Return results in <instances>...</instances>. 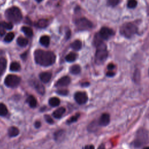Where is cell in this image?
Segmentation results:
<instances>
[{"label": "cell", "instance_id": "obj_1", "mask_svg": "<svg viewBox=\"0 0 149 149\" xmlns=\"http://www.w3.org/2000/svg\"><path fill=\"white\" fill-rule=\"evenodd\" d=\"M34 59L37 63L43 66H48L54 63L56 56L51 51L37 49L34 52Z\"/></svg>", "mask_w": 149, "mask_h": 149}, {"label": "cell", "instance_id": "obj_2", "mask_svg": "<svg viewBox=\"0 0 149 149\" xmlns=\"http://www.w3.org/2000/svg\"><path fill=\"white\" fill-rule=\"evenodd\" d=\"M97 50L95 52V60L97 64L103 63L107 58L108 51L106 45L103 42H101L96 45Z\"/></svg>", "mask_w": 149, "mask_h": 149}, {"label": "cell", "instance_id": "obj_3", "mask_svg": "<svg viewBox=\"0 0 149 149\" xmlns=\"http://www.w3.org/2000/svg\"><path fill=\"white\" fill-rule=\"evenodd\" d=\"M6 18L11 22L18 23L22 19V14L19 8L13 6L8 8L5 13Z\"/></svg>", "mask_w": 149, "mask_h": 149}, {"label": "cell", "instance_id": "obj_4", "mask_svg": "<svg viewBox=\"0 0 149 149\" xmlns=\"http://www.w3.org/2000/svg\"><path fill=\"white\" fill-rule=\"evenodd\" d=\"M137 26L132 23H126L123 24L120 28V33L122 36L126 38H130L137 32Z\"/></svg>", "mask_w": 149, "mask_h": 149}, {"label": "cell", "instance_id": "obj_5", "mask_svg": "<svg viewBox=\"0 0 149 149\" xmlns=\"http://www.w3.org/2000/svg\"><path fill=\"white\" fill-rule=\"evenodd\" d=\"M148 141V135L147 132L143 129H140L138 130L134 140V146L140 147L143 145L147 143Z\"/></svg>", "mask_w": 149, "mask_h": 149}, {"label": "cell", "instance_id": "obj_6", "mask_svg": "<svg viewBox=\"0 0 149 149\" xmlns=\"http://www.w3.org/2000/svg\"><path fill=\"white\" fill-rule=\"evenodd\" d=\"M20 82V78L16 75L9 74L8 75L4 80L5 85L8 87L14 88L17 87Z\"/></svg>", "mask_w": 149, "mask_h": 149}, {"label": "cell", "instance_id": "obj_7", "mask_svg": "<svg viewBox=\"0 0 149 149\" xmlns=\"http://www.w3.org/2000/svg\"><path fill=\"white\" fill-rule=\"evenodd\" d=\"M76 25L78 29L81 30H88L93 27V23L89 20L84 17L77 20L76 22Z\"/></svg>", "mask_w": 149, "mask_h": 149}, {"label": "cell", "instance_id": "obj_8", "mask_svg": "<svg viewBox=\"0 0 149 149\" xmlns=\"http://www.w3.org/2000/svg\"><path fill=\"white\" fill-rule=\"evenodd\" d=\"M99 36L102 40H108L114 34L113 31L107 27H103L100 29V31L98 33Z\"/></svg>", "mask_w": 149, "mask_h": 149}, {"label": "cell", "instance_id": "obj_9", "mask_svg": "<svg viewBox=\"0 0 149 149\" xmlns=\"http://www.w3.org/2000/svg\"><path fill=\"white\" fill-rule=\"evenodd\" d=\"M74 100L77 103L79 104H84L88 100V97L86 93L79 91L75 93L74 94Z\"/></svg>", "mask_w": 149, "mask_h": 149}, {"label": "cell", "instance_id": "obj_10", "mask_svg": "<svg viewBox=\"0 0 149 149\" xmlns=\"http://www.w3.org/2000/svg\"><path fill=\"white\" fill-rule=\"evenodd\" d=\"M70 83V79L69 76H65L59 79L55 83L56 87H64L69 84Z\"/></svg>", "mask_w": 149, "mask_h": 149}, {"label": "cell", "instance_id": "obj_11", "mask_svg": "<svg viewBox=\"0 0 149 149\" xmlns=\"http://www.w3.org/2000/svg\"><path fill=\"white\" fill-rule=\"evenodd\" d=\"M110 121V117L108 113H105L101 115L99 119V125L102 126H105L109 124Z\"/></svg>", "mask_w": 149, "mask_h": 149}, {"label": "cell", "instance_id": "obj_12", "mask_svg": "<svg viewBox=\"0 0 149 149\" xmlns=\"http://www.w3.org/2000/svg\"><path fill=\"white\" fill-rule=\"evenodd\" d=\"M39 77L42 82L44 83H47L51 80L52 77V74L50 72H44L41 73L39 75Z\"/></svg>", "mask_w": 149, "mask_h": 149}, {"label": "cell", "instance_id": "obj_13", "mask_svg": "<svg viewBox=\"0 0 149 149\" xmlns=\"http://www.w3.org/2000/svg\"><path fill=\"white\" fill-rule=\"evenodd\" d=\"M34 87L38 93L43 95L45 93V87L44 86L38 81H34Z\"/></svg>", "mask_w": 149, "mask_h": 149}, {"label": "cell", "instance_id": "obj_14", "mask_svg": "<svg viewBox=\"0 0 149 149\" xmlns=\"http://www.w3.org/2000/svg\"><path fill=\"white\" fill-rule=\"evenodd\" d=\"M65 108L64 107H60L59 108H58L57 109H56L52 113L53 116L55 118H61L62 117V116L64 114V113L65 112Z\"/></svg>", "mask_w": 149, "mask_h": 149}, {"label": "cell", "instance_id": "obj_15", "mask_svg": "<svg viewBox=\"0 0 149 149\" xmlns=\"http://www.w3.org/2000/svg\"><path fill=\"white\" fill-rule=\"evenodd\" d=\"M7 61L4 58H0V76L2 75L6 70Z\"/></svg>", "mask_w": 149, "mask_h": 149}, {"label": "cell", "instance_id": "obj_16", "mask_svg": "<svg viewBox=\"0 0 149 149\" xmlns=\"http://www.w3.org/2000/svg\"><path fill=\"white\" fill-rule=\"evenodd\" d=\"M19 133V129L15 126H12L8 129V134L10 137H13L17 136Z\"/></svg>", "mask_w": 149, "mask_h": 149}, {"label": "cell", "instance_id": "obj_17", "mask_svg": "<svg viewBox=\"0 0 149 149\" xmlns=\"http://www.w3.org/2000/svg\"><path fill=\"white\" fill-rule=\"evenodd\" d=\"M49 37L48 36H42L40 38V44L44 47H48L49 44Z\"/></svg>", "mask_w": 149, "mask_h": 149}, {"label": "cell", "instance_id": "obj_18", "mask_svg": "<svg viewBox=\"0 0 149 149\" xmlns=\"http://www.w3.org/2000/svg\"><path fill=\"white\" fill-rule=\"evenodd\" d=\"M27 102L31 108H35L37 105V100L33 95H30L27 99Z\"/></svg>", "mask_w": 149, "mask_h": 149}, {"label": "cell", "instance_id": "obj_19", "mask_svg": "<svg viewBox=\"0 0 149 149\" xmlns=\"http://www.w3.org/2000/svg\"><path fill=\"white\" fill-rule=\"evenodd\" d=\"M65 132L62 130H60L57 131L54 134V139L56 141H60L62 140L64 136H65Z\"/></svg>", "mask_w": 149, "mask_h": 149}, {"label": "cell", "instance_id": "obj_20", "mask_svg": "<svg viewBox=\"0 0 149 149\" xmlns=\"http://www.w3.org/2000/svg\"><path fill=\"white\" fill-rule=\"evenodd\" d=\"M81 47H82L81 42L79 40H76L74 41L71 44V47L75 51L80 50L81 48Z\"/></svg>", "mask_w": 149, "mask_h": 149}, {"label": "cell", "instance_id": "obj_21", "mask_svg": "<svg viewBox=\"0 0 149 149\" xmlns=\"http://www.w3.org/2000/svg\"><path fill=\"white\" fill-rule=\"evenodd\" d=\"M48 103L52 107H58L60 104V100L57 97H52L49 100Z\"/></svg>", "mask_w": 149, "mask_h": 149}, {"label": "cell", "instance_id": "obj_22", "mask_svg": "<svg viewBox=\"0 0 149 149\" xmlns=\"http://www.w3.org/2000/svg\"><path fill=\"white\" fill-rule=\"evenodd\" d=\"M69 70L72 74H77L80 73V72L81 71V68L79 65H72L70 68Z\"/></svg>", "mask_w": 149, "mask_h": 149}, {"label": "cell", "instance_id": "obj_23", "mask_svg": "<svg viewBox=\"0 0 149 149\" xmlns=\"http://www.w3.org/2000/svg\"><path fill=\"white\" fill-rule=\"evenodd\" d=\"M49 23V22L47 19H40L36 23V26L39 28H44L46 27Z\"/></svg>", "mask_w": 149, "mask_h": 149}, {"label": "cell", "instance_id": "obj_24", "mask_svg": "<svg viewBox=\"0 0 149 149\" xmlns=\"http://www.w3.org/2000/svg\"><path fill=\"white\" fill-rule=\"evenodd\" d=\"M28 42H29L28 40L23 37H19L17 39V43L20 47L26 46L27 45Z\"/></svg>", "mask_w": 149, "mask_h": 149}, {"label": "cell", "instance_id": "obj_25", "mask_svg": "<svg viewBox=\"0 0 149 149\" xmlns=\"http://www.w3.org/2000/svg\"><path fill=\"white\" fill-rule=\"evenodd\" d=\"M22 31L24 33V34L25 35H26L28 37H31L33 34V32L32 29L29 27L23 26L22 27Z\"/></svg>", "mask_w": 149, "mask_h": 149}, {"label": "cell", "instance_id": "obj_26", "mask_svg": "<svg viewBox=\"0 0 149 149\" xmlns=\"http://www.w3.org/2000/svg\"><path fill=\"white\" fill-rule=\"evenodd\" d=\"M8 112L6 106L3 103H0V116H5L8 114Z\"/></svg>", "mask_w": 149, "mask_h": 149}, {"label": "cell", "instance_id": "obj_27", "mask_svg": "<svg viewBox=\"0 0 149 149\" xmlns=\"http://www.w3.org/2000/svg\"><path fill=\"white\" fill-rule=\"evenodd\" d=\"M20 69V65L17 62H13L10 65V70L13 72L18 71Z\"/></svg>", "mask_w": 149, "mask_h": 149}, {"label": "cell", "instance_id": "obj_28", "mask_svg": "<svg viewBox=\"0 0 149 149\" xmlns=\"http://www.w3.org/2000/svg\"><path fill=\"white\" fill-rule=\"evenodd\" d=\"M77 57V55L74 52H70L69 54H68L66 57H65V59L66 61L71 62H73L76 60Z\"/></svg>", "mask_w": 149, "mask_h": 149}, {"label": "cell", "instance_id": "obj_29", "mask_svg": "<svg viewBox=\"0 0 149 149\" xmlns=\"http://www.w3.org/2000/svg\"><path fill=\"white\" fill-rule=\"evenodd\" d=\"M15 37V34L13 33L12 32H10L9 33H8L6 36L5 37V38H4V40L6 42H9L10 41H12L13 40V39Z\"/></svg>", "mask_w": 149, "mask_h": 149}, {"label": "cell", "instance_id": "obj_30", "mask_svg": "<svg viewBox=\"0 0 149 149\" xmlns=\"http://www.w3.org/2000/svg\"><path fill=\"white\" fill-rule=\"evenodd\" d=\"M137 5V2L136 0H129L127 3V7L130 9L134 8L135 7H136Z\"/></svg>", "mask_w": 149, "mask_h": 149}, {"label": "cell", "instance_id": "obj_31", "mask_svg": "<svg viewBox=\"0 0 149 149\" xmlns=\"http://www.w3.org/2000/svg\"><path fill=\"white\" fill-rule=\"evenodd\" d=\"M120 2V0H108V5L112 7H114L118 5Z\"/></svg>", "mask_w": 149, "mask_h": 149}, {"label": "cell", "instance_id": "obj_32", "mask_svg": "<svg viewBox=\"0 0 149 149\" xmlns=\"http://www.w3.org/2000/svg\"><path fill=\"white\" fill-rule=\"evenodd\" d=\"M79 116H80L79 113H77V114H76V115H74V116L70 117V118H69V119H68V120H67V122H68V123H73V122H74L77 121V120L78 118H79Z\"/></svg>", "mask_w": 149, "mask_h": 149}, {"label": "cell", "instance_id": "obj_33", "mask_svg": "<svg viewBox=\"0 0 149 149\" xmlns=\"http://www.w3.org/2000/svg\"><path fill=\"white\" fill-rule=\"evenodd\" d=\"M4 28L5 29H8V30H10L13 28V25L10 22H2Z\"/></svg>", "mask_w": 149, "mask_h": 149}, {"label": "cell", "instance_id": "obj_34", "mask_svg": "<svg viewBox=\"0 0 149 149\" xmlns=\"http://www.w3.org/2000/svg\"><path fill=\"white\" fill-rule=\"evenodd\" d=\"M134 79L136 82L140 80V72L137 69L136 70V72H134Z\"/></svg>", "mask_w": 149, "mask_h": 149}, {"label": "cell", "instance_id": "obj_35", "mask_svg": "<svg viewBox=\"0 0 149 149\" xmlns=\"http://www.w3.org/2000/svg\"><path fill=\"white\" fill-rule=\"evenodd\" d=\"M45 120L47 121V122H48V123H49V124H52L53 123H54V120H53V119H52V118L49 116V115H45Z\"/></svg>", "mask_w": 149, "mask_h": 149}, {"label": "cell", "instance_id": "obj_36", "mask_svg": "<svg viewBox=\"0 0 149 149\" xmlns=\"http://www.w3.org/2000/svg\"><path fill=\"white\" fill-rule=\"evenodd\" d=\"M56 92L58 94L61 95H66L68 94V91L66 90H59Z\"/></svg>", "mask_w": 149, "mask_h": 149}, {"label": "cell", "instance_id": "obj_37", "mask_svg": "<svg viewBox=\"0 0 149 149\" xmlns=\"http://www.w3.org/2000/svg\"><path fill=\"white\" fill-rule=\"evenodd\" d=\"M5 33V29L4 28L2 22H0V36H2Z\"/></svg>", "mask_w": 149, "mask_h": 149}, {"label": "cell", "instance_id": "obj_38", "mask_svg": "<svg viewBox=\"0 0 149 149\" xmlns=\"http://www.w3.org/2000/svg\"><path fill=\"white\" fill-rule=\"evenodd\" d=\"M107 68H108V70L112 71V70H113L115 68V65L113 63H109L107 66Z\"/></svg>", "mask_w": 149, "mask_h": 149}, {"label": "cell", "instance_id": "obj_39", "mask_svg": "<svg viewBox=\"0 0 149 149\" xmlns=\"http://www.w3.org/2000/svg\"><path fill=\"white\" fill-rule=\"evenodd\" d=\"M115 74V73L114 72H112V71H109V72H108L107 73V74H106V75H107V76H108V77H113Z\"/></svg>", "mask_w": 149, "mask_h": 149}, {"label": "cell", "instance_id": "obj_40", "mask_svg": "<svg viewBox=\"0 0 149 149\" xmlns=\"http://www.w3.org/2000/svg\"><path fill=\"white\" fill-rule=\"evenodd\" d=\"M85 149H94V146L93 145H87L85 147Z\"/></svg>", "mask_w": 149, "mask_h": 149}, {"label": "cell", "instance_id": "obj_41", "mask_svg": "<svg viewBox=\"0 0 149 149\" xmlns=\"http://www.w3.org/2000/svg\"><path fill=\"white\" fill-rule=\"evenodd\" d=\"M34 125H35V127H36L38 128V127H40L41 123H40V122H38V121H37V122H36L35 123Z\"/></svg>", "mask_w": 149, "mask_h": 149}, {"label": "cell", "instance_id": "obj_42", "mask_svg": "<svg viewBox=\"0 0 149 149\" xmlns=\"http://www.w3.org/2000/svg\"><path fill=\"white\" fill-rule=\"evenodd\" d=\"M98 149H105V148L104 145L103 144H101V145L98 147Z\"/></svg>", "mask_w": 149, "mask_h": 149}, {"label": "cell", "instance_id": "obj_43", "mask_svg": "<svg viewBox=\"0 0 149 149\" xmlns=\"http://www.w3.org/2000/svg\"><path fill=\"white\" fill-rule=\"evenodd\" d=\"M88 85H89V83H87V82L82 84V86H84V87H85V86H88Z\"/></svg>", "mask_w": 149, "mask_h": 149}, {"label": "cell", "instance_id": "obj_44", "mask_svg": "<svg viewBox=\"0 0 149 149\" xmlns=\"http://www.w3.org/2000/svg\"><path fill=\"white\" fill-rule=\"evenodd\" d=\"M42 0H36V1L37 2H41Z\"/></svg>", "mask_w": 149, "mask_h": 149}, {"label": "cell", "instance_id": "obj_45", "mask_svg": "<svg viewBox=\"0 0 149 149\" xmlns=\"http://www.w3.org/2000/svg\"><path fill=\"white\" fill-rule=\"evenodd\" d=\"M144 149H149V147H146L144 148Z\"/></svg>", "mask_w": 149, "mask_h": 149}, {"label": "cell", "instance_id": "obj_46", "mask_svg": "<svg viewBox=\"0 0 149 149\" xmlns=\"http://www.w3.org/2000/svg\"><path fill=\"white\" fill-rule=\"evenodd\" d=\"M148 74H149V70H148Z\"/></svg>", "mask_w": 149, "mask_h": 149}]
</instances>
